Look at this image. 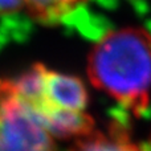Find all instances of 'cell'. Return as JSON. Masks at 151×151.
I'll return each instance as SVG.
<instances>
[{"label": "cell", "mask_w": 151, "mask_h": 151, "mask_svg": "<svg viewBox=\"0 0 151 151\" xmlns=\"http://www.w3.org/2000/svg\"><path fill=\"white\" fill-rule=\"evenodd\" d=\"M88 74L97 89L123 106L143 109L151 91V36L139 28L109 32L91 49Z\"/></svg>", "instance_id": "1"}, {"label": "cell", "mask_w": 151, "mask_h": 151, "mask_svg": "<svg viewBox=\"0 0 151 151\" xmlns=\"http://www.w3.org/2000/svg\"><path fill=\"white\" fill-rule=\"evenodd\" d=\"M13 83L19 97L53 138H81L91 133L89 94L80 78L35 64Z\"/></svg>", "instance_id": "2"}, {"label": "cell", "mask_w": 151, "mask_h": 151, "mask_svg": "<svg viewBox=\"0 0 151 151\" xmlns=\"http://www.w3.org/2000/svg\"><path fill=\"white\" fill-rule=\"evenodd\" d=\"M0 151H53V137L19 97L13 80L0 77Z\"/></svg>", "instance_id": "3"}, {"label": "cell", "mask_w": 151, "mask_h": 151, "mask_svg": "<svg viewBox=\"0 0 151 151\" xmlns=\"http://www.w3.org/2000/svg\"><path fill=\"white\" fill-rule=\"evenodd\" d=\"M88 0H25L28 13L41 24L63 23Z\"/></svg>", "instance_id": "4"}, {"label": "cell", "mask_w": 151, "mask_h": 151, "mask_svg": "<svg viewBox=\"0 0 151 151\" xmlns=\"http://www.w3.org/2000/svg\"><path fill=\"white\" fill-rule=\"evenodd\" d=\"M68 151H142L137 145L115 131L89 133L76 139Z\"/></svg>", "instance_id": "5"}, {"label": "cell", "mask_w": 151, "mask_h": 151, "mask_svg": "<svg viewBox=\"0 0 151 151\" xmlns=\"http://www.w3.org/2000/svg\"><path fill=\"white\" fill-rule=\"evenodd\" d=\"M25 5V0H0V15H9Z\"/></svg>", "instance_id": "6"}]
</instances>
